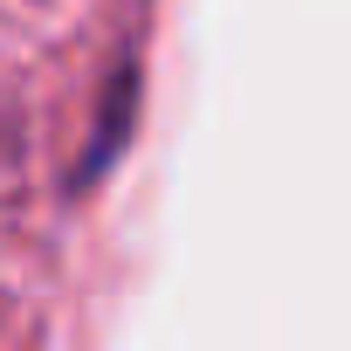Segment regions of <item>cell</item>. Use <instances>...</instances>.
<instances>
[]
</instances>
